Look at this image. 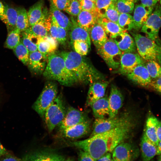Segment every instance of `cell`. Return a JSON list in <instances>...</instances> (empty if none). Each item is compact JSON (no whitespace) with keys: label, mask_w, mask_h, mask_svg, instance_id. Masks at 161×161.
Returning a JSON list of instances; mask_svg holds the SVG:
<instances>
[{"label":"cell","mask_w":161,"mask_h":161,"mask_svg":"<svg viewBox=\"0 0 161 161\" xmlns=\"http://www.w3.org/2000/svg\"><path fill=\"white\" fill-rule=\"evenodd\" d=\"M114 3L112 0H97L96 10L99 18L104 17L109 6Z\"/></svg>","instance_id":"41"},{"label":"cell","mask_w":161,"mask_h":161,"mask_svg":"<svg viewBox=\"0 0 161 161\" xmlns=\"http://www.w3.org/2000/svg\"><path fill=\"white\" fill-rule=\"evenodd\" d=\"M114 3L120 13H132L134 10V3L126 0H117Z\"/></svg>","instance_id":"40"},{"label":"cell","mask_w":161,"mask_h":161,"mask_svg":"<svg viewBox=\"0 0 161 161\" xmlns=\"http://www.w3.org/2000/svg\"></svg>","instance_id":"61"},{"label":"cell","mask_w":161,"mask_h":161,"mask_svg":"<svg viewBox=\"0 0 161 161\" xmlns=\"http://www.w3.org/2000/svg\"><path fill=\"white\" fill-rule=\"evenodd\" d=\"M123 100L120 90L115 85H112L108 98L110 111L109 118H112L116 116L119 110L122 106Z\"/></svg>","instance_id":"18"},{"label":"cell","mask_w":161,"mask_h":161,"mask_svg":"<svg viewBox=\"0 0 161 161\" xmlns=\"http://www.w3.org/2000/svg\"><path fill=\"white\" fill-rule=\"evenodd\" d=\"M109 84L108 81H96L91 84L86 101V105L90 106L95 101L103 97Z\"/></svg>","instance_id":"17"},{"label":"cell","mask_w":161,"mask_h":161,"mask_svg":"<svg viewBox=\"0 0 161 161\" xmlns=\"http://www.w3.org/2000/svg\"><path fill=\"white\" fill-rule=\"evenodd\" d=\"M13 49L15 54L19 60L24 65H27L30 52L22 42L20 41Z\"/></svg>","instance_id":"37"},{"label":"cell","mask_w":161,"mask_h":161,"mask_svg":"<svg viewBox=\"0 0 161 161\" xmlns=\"http://www.w3.org/2000/svg\"><path fill=\"white\" fill-rule=\"evenodd\" d=\"M89 34L90 38L97 49L101 47L108 39L103 28L98 23L90 29Z\"/></svg>","instance_id":"27"},{"label":"cell","mask_w":161,"mask_h":161,"mask_svg":"<svg viewBox=\"0 0 161 161\" xmlns=\"http://www.w3.org/2000/svg\"><path fill=\"white\" fill-rule=\"evenodd\" d=\"M78 0H71L70 5L64 10L73 16H77L82 10Z\"/></svg>","instance_id":"44"},{"label":"cell","mask_w":161,"mask_h":161,"mask_svg":"<svg viewBox=\"0 0 161 161\" xmlns=\"http://www.w3.org/2000/svg\"><path fill=\"white\" fill-rule=\"evenodd\" d=\"M4 13L0 16V19L6 25L8 32L14 29L16 26L17 17V8L6 4Z\"/></svg>","instance_id":"28"},{"label":"cell","mask_w":161,"mask_h":161,"mask_svg":"<svg viewBox=\"0 0 161 161\" xmlns=\"http://www.w3.org/2000/svg\"><path fill=\"white\" fill-rule=\"evenodd\" d=\"M51 23L50 13L45 8L43 15L40 21L34 25L30 26L26 30L35 36L43 37L49 34Z\"/></svg>","instance_id":"13"},{"label":"cell","mask_w":161,"mask_h":161,"mask_svg":"<svg viewBox=\"0 0 161 161\" xmlns=\"http://www.w3.org/2000/svg\"><path fill=\"white\" fill-rule=\"evenodd\" d=\"M89 120L86 113L70 106L66 109L64 119L58 126L60 131Z\"/></svg>","instance_id":"11"},{"label":"cell","mask_w":161,"mask_h":161,"mask_svg":"<svg viewBox=\"0 0 161 161\" xmlns=\"http://www.w3.org/2000/svg\"><path fill=\"white\" fill-rule=\"evenodd\" d=\"M154 7H146L141 4L135 5L133 16V29L137 31L141 29Z\"/></svg>","instance_id":"19"},{"label":"cell","mask_w":161,"mask_h":161,"mask_svg":"<svg viewBox=\"0 0 161 161\" xmlns=\"http://www.w3.org/2000/svg\"><path fill=\"white\" fill-rule=\"evenodd\" d=\"M50 1L56 8L64 11L70 5L71 0H50Z\"/></svg>","instance_id":"46"},{"label":"cell","mask_w":161,"mask_h":161,"mask_svg":"<svg viewBox=\"0 0 161 161\" xmlns=\"http://www.w3.org/2000/svg\"><path fill=\"white\" fill-rule=\"evenodd\" d=\"M90 0L94 2V3H95V2L97 0Z\"/></svg>","instance_id":"58"},{"label":"cell","mask_w":161,"mask_h":161,"mask_svg":"<svg viewBox=\"0 0 161 161\" xmlns=\"http://www.w3.org/2000/svg\"><path fill=\"white\" fill-rule=\"evenodd\" d=\"M93 114L96 118H106L109 117L110 109L108 97H103L95 102L91 106Z\"/></svg>","instance_id":"26"},{"label":"cell","mask_w":161,"mask_h":161,"mask_svg":"<svg viewBox=\"0 0 161 161\" xmlns=\"http://www.w3.org/2000/svg\"><path fill=\"white\" fill-rule=\"evenodd\" d=\"M78 1L82 10L97 14L96 10L95 4L94 2L90 0H78Z\"/></svg>","instance_id":"45"},{"label":"cell","mask_w":161,"mask_h":161,"mask_svg":"<svg viewBox=\"0 0 161 161\" xmlns=\"http://www.w3.org/2000/svg\"><path fill=\"white\" fill-rule=\"evenodd\" d=\"M118 24L124 30H131L134 27L133 16L128 13H120Z\"/></svg>","instance_id":"39"},{"label":"cell","mask_w":161,"mask_h":161,"mask_svg":"<svg viewBox=\"0 0 161 161\" xmlns=\"http://www.w3.org/2000/svg\"><path fill=\"white\" fill-rule=\"evenodd\" d=\"M145 65L151 79H156L161 76V66L156 61H146Z\"/></svg>","instance_id":"38"},{"label":"cell","mask_w":161,"mask_h":161,"mask_svg":"<svg viewBox=\"0 0 161 161\" xmlns=\"http://www.w3.org/2000/svg\"><path fill=\"white\" fill-rule=\"evenodd\" d=\"M21 41L30 52L38 50L39 37L34 35L26 30L21 32Z\"/></svg>","instance_id":"33"},{"label":"cell","mask_w":161,"mask_h":161,"mask_svg":"<svg viewBox=\"0 0 161 161\" xmlns=\"http://www.w3.org/2000/svg\"><path fill=\"white\" fill-rule=\"evenodd\" d=\"M143 160L149 161L157 154V146L150 141L144 133L140 143Z\"/></svg>","instance_id":"29"},{"label":"cell","mask_w":161,"mask_h":161,"mask_svg":"<svg viewBox=\"0 0 161 161\" xmlns=\"http://www.w3.org/2000/svg\"><path fill=\"white\" fill-rule=\"evenodd\" d=\"M133 118L128 114L112 118H96L93 124V129L90 137L103 133L120 126Z\"/></svg>","instance_id":"9"},{"label":"cell","mask_w":161,"mask_h":161,"mask_svg":"<svg viewBox=\"0 0 161 161\" xmlns=\"http://www.w3.org/2000/svg\"><path fill=\"white\" fill-rule=\"evenodd\" d=\"M141 4L145 7H154L160 0H140Z\"/></svg>","instance_id":"49"},{"label":"cell","mask_w":161,"mask_h":161,"mask_svg":"<svg viewBox=\"0 0 161 161\" xmlns=\"http://www.w3.org/2000/svg\"><path fill=\"white\" fill-rule=\"evenodd\" d=\"M157 159L158 160L161 161V155H159Z\"/></svg>","instance_id":"57"},{"label":"cell","mask_w":161,"mask_h":161,"mask_svg":"<svg viewBox=\"0 0 161 161\" xmlns=\"http://www.w3.org/2000/svg\"><path fill=\"white\" fill-rule=\"evenodd\" d=\"M7 153V150L0 142V156L4 155Z\"/></svg>","instance_id":"53"},{"label":"cell","mask_w":161,"mask_h":161,"mask_svg":"<svg viewBox=\"0 0 161 161\" xmlns=\"http://www.w3.org/2000/svg\"><path fill=\"white\" fill-rule=\"evenodd\" d=\"M97 161H113L112 156L110 152H108L100 157Z\"/></svg>","instance_id":"50"},{"label":"cell","mask_w":161,"mask_h":161,"mask_svg":"<svg viewBox=\"0 0 161 161\" xmlns=\"http://www.w3.org/2000/svg\"><path fill=\"white\" fill-rule=\"evenodd\" d=\"M97 49L98 54L109 68L114 69L119 68L123 52L113 38H108L101 47Z\"/></svg>","instance_id":"6"},{"label":"cell","mask_w":161,"mask_h":161,"mask_svg":"<svg viewBox=\"0 0 161 161\" xmlns=\"http://www.w3.org/2000/svg\"><path fill=\"white\" fill-rule=\"evenodd\" d=\"M139 154V149L131 143L121 142L112 151L113 161H130L136 159Z\"/></svg>","instance_id":"10"},{"label":"cell","mask_w":161,"mask_h":161,"mask_svg":"<svg viewBox=\"0 0 161 161\" xmlns=\"http://www.w3.org/2000/svg\"><path fill=\"white\" fill-rule=\"evenodd\" d=\"M43 75L46 78L56 80L66 86L78 83L75 75L67 68L63 58L55 53L48 56Z\"/></svg>","instance_id":"3"},{"label":"cell","mask_w":161,"mask_h":161,"mask_svg":"<svg viewBox=\"0 0 161 161\" xmlns=\"http://www.w3.org/2000/svg\"><path fill=\"white\" fill-rule=\"evenodd\" d=\"M156 133L159 142L161 141V121L158 120L156 125Z\"/></svg>","instance_id":"51"},{"label":"cell","mask_w":161,"mask_h":161,"mask_svg":"<svg viewBox=\"0 0 161 161\" xmlns=\"http://www.w3.org/2000/svg\"><path fill=\"white\" fill-rule=\"evenodd\" d=\"M76 21L81 27L89 32L99 18L97 13L82 10L77 16Z\"/></svg>","instance_id":"24"},{"label":"cell","mask_w":161,"mask_h":161,"mask_svg":"<svg viewBox=\"0 0 161 161\" xmlns=\"http://www.w3.org/2000/svg\"><path fill=\"white\" fill-rule=\"evenodd\" d=\"M58 87L57 84L52 82H48L45 85L43 90L32 106L33 109L44 119L45 112L57 96Z\"/></svg>","instance_id":"7"},{"label":"cell","mask_w":161,"mask_h":161,"mask_svg":"<svg viewBox=\"0 0 161 161\" xmlns=\"http://www.w3.org/2000/svg\"><path fill=\"white\" fill-rule=\"evenodd\" d=\"M39 37L38 44V50L47 60L48 56L54 53L58 47V41L50 35Z\"/></svg>","instance_id":"22"},{"label":"cell","mask_w":161,"mask_h":161,"mask_svg":"<svg viewBox=\"0 0 161 161\" xmlns=\"http://www.w3.org/2000/svg\"><path fill=\"white\" fill-rule=\"evenodd\" d=\"M152 89L161 94V76L152 80L149 85Z\"/></svg>","instance_id":"47"},{"label":"cell","mask_w":161,"mask_h":161,"mask_svg":"<svg viewBox=\"0 0 161 161\" xmlns=\"http://www.w3.org/2000/svg\"><path fill=\"white\" fill-rule=\"evenodd\" d=\"M43 0H39L29 9L27 13L30 26H32L41 19L44 13Z\"/></svg>","instance_id":"30"},{"label":"cell","mask_w":161,"mask_h":161,"mask_svg":"<svg viewBox=\"0 0 161 161\" xmlns=\"http://www.w3.org/2000/svg\"><path fill=\"white\" fill-rule=\"evenodd\" d=\"M21 31L16 27L8 32L5 47L9 49H14L21 41Z\"/></svg>","instance_id":"36"},{"label":"cell","mask_w":161,"mask_h":161,"mask_svg":"<svg viewBox=\"0 0 161 161\" xmlns=\"http://www.w3.org/2000/svg\"><path fill=\"white\" fill-rule=\"evenodd\" d=\"M139 54L146 61L154 60L161 64V46L139 34L131 33Z\"/></svg>","instance_id":"4"},{"label":"cell","mask_w":161,"mask_h":161,"mask_svg":"<svg viewBox=\"0 0 161 161\" xmlns=\"http://www.w3.org/2000/svg\"><path fill=\"white\" fill-rule=\"evenodd\" d=\"M68 32L65 29L51 23L49 34L61 44H66L67 40Z\"/></svg>","instance_id":"34"},{"label":"cell","mask_w":161,"mask_h":161,"mask_svg":"<svg viewBox=\"0 0 161 161\" xmlns=\"http://www.w3.org/2000/svg\"><path fill=\"white\" fill-rule=\"evenodd\" d=\"M5 9L4 5L0 1V16L4 13Z\"/></svg>","instance_id":"55"},{"label":"cell","mask_w":161,"mask_h":161,"mask_svg":"<svg viewBox=\"0 0 161 161\" xmlns=\"http://www.w3.org/2000/svg\"><path fill=\"white\" fill-rule=\"evenodd\" d=\"M17 9V17L16 27L21 32L25 31L30 27L27 14L24 8L19 7Z\"/></svg>","instance_id":"35"},{"label":"cell","mask_w":161,"mask_h":161,"mask_svg":"<svg viewBox=\"0 0 161 161\" xmlns=\"http://www.w3.org/2000/svg\"><path fill=\"white\" fill-rule=\"evenodd\" d=\"M157 120L153 116H149L146 121L144 132L147 138L156 146L159 142L156 133V125Z\"/></svg>","instance_id":"32"},{"label":"cell","mask_w":161,"mask_h":161,"mask_svg":"<svg viewBox=\"0 0 161 161\" xmlns=\"http://www.w3.org/2000/svg\"><path fill=\"white\" fill-rule=\"evenodd\" d=\"M67 68L76 77L78 83L87 84L100 81L103 75L86 59L75 51H62L59 53Z\"/></svg>","instance_id":"2"},{"label":"cell","mask_w":161,"mask_h":161,"mask_svg":"<svg viewBox=\"0 0 161 161\" xmlns=\"http://www.w3.org/2000/svg\"><path fill=\"white\" fill-rule=\"evenodd\" d=\"M70 20L72 26L69 32L71 44L75 41H81L86 43L90 47L89 32L79 25L73 16L71 17Z\"/></svg>","instance_id":"20"},{"label":"cell","mask_w":161,"mask_h":161,"mask_svg":"<svg viewBox=\"0 0 161 161\" xmlns=\"http://www.w3.org/2000/svg\"><path fill=\"white\" fill-rule=\"evenodd\" d=\"M130 1L132 2L133 3H135L138 1L139 0H126Z\"/></svg>","instance_id":"56"},{"label":"cell","mask_w":161,"mask_h":161,"mask_svg":"<svg viewBox=\"0 0 161 161\" xmlns=\"http://www.w3.org/2000/svg\"><path fill=\"white\" fill-rule=\"evenodd\" d=\"M126 75L132 81L144 87L149 86L152 81L144 63L137 65Z\"/></svg>","instance_id":"14"},{"label":"cell","mask_w":161,"mask_h":161,"mask_svg":"<svg viewBox=\"0 0 161 161\" xmlns=\"http://www.w3.org/2000/svg\"><path fill=\"white\" fill-rule=\"evenodd\" d=\"M134 126L133 118L110 130L96 134L84 140L70 143L88 152L94 161H96L106 153L112 152L117 145L129 137Z\"/></svg>","instance_id":"1"},{"label":"cell","mask_w":161,"mask_h":161,"mask_svg":"<svg viewBox=\"0 0 161 161\" xmlns=\"http://www.w3.org/2000/svg\"><path fill=\"white\" fill-rule=\"evenodd\" d=\"M161 27V5L157 3L141 28V32L145 33L147 37L161 45L159 37Z\"/></svg>","instance_id":"8"},{"label":"cell","mask_w":161,"mask_h":161,"mask_svg":"<svg viewBox=\"0 0 161 161\" xmlns=\"http://www.w3.org/2000/svg\"><path fill=\"white\" fill-rule=\"evenodd\" d=\"M47 60L38 51L30 52L27 65L34 72L43 73L46 67Z\"/></svg>","instance_id":"23"},{"label":"cell","mask_w":161,"mask_h":161,"mask_svg":"<svg viewBox=\"0 0 161 161\" xmlns=\"http://www.w3.org/2000/svg\"><path fill=\"white\" fill-rule=\"evenodd\" d=\"M97 23L102 27L109 38H114L117 35L125 30L121 28L118 24L106 17L99 18Z\"/></svg>","instance_id":"31"},{"label":"cell","mask_w":161,"mask_h":161,"mask_svg":"<svg viewBox=\"0 0 161 161\" xmlns=\"http://www.w3.org/2000/svg\"><path fill=\"white\" fill-rule=\"evenodd\" d=\"M120 13L117 10L114 3L109 7L105 17L111 21L118 24Z\"/></svg>","instance_id":"43"},{"label":"cell","mask_w":161,"mask_h":161,"mask_svg":"<svg viewBox=\"0 0 161 161\" xmlns=\"http://www.w3.org/2000/svg\"><path fill=\"white\" fill-rule=\"evenodd\" d=\"M78 160L80 161H94L88 152L81 149H80L78 153Z\"/></svg>","instance_id":"48"},{"label":"cell","mask_w":161,"mask_h":161,"mask_svg":"<svg viewBox=\"0 0 161 161\" xmlns=\"http://www.w3.org/2000/svg\"><path fill=\"white\" fill-rule=\"evenodd\" d=\"M49 13L52 23L63 28L69 32L72 26L71 20L51 3Z\"/></svg>","instance_id":"25"},{"label":"cell","mask_w":161,"mask_h":161,"mask_svg":"<svg viewBox=\"0 0 161 161\" xmlns=\"http://www.w3.org/2000/svg\"><path fill=\"white\" fill-rule=\"evenodd\" d=\"M7 154H5V156L2 158L1 160L3 161H18L21 160L18 158L13 156Z\"/></svg>","instance_id":"52"},{"label":"cell","mask_w":161,"mask_h":161,"mask_svg":"<svg viewBox=\"0 0 161 161\" xmlns=\"http://www.w3.org/2000/svg\"><path fill=\"white\" fill-rule=\"evenodd\" d=\"M144 60L137 53L123 52L118 72L126 75L137 65L144 63Z\"/></svg>","instance_id":"12"},{"label":"cell","mask_w":161,"mask_h":161,"mask_svg":"<svg viewBox=\"0 0 161 161\" xmlns=\"http://www.w3.org/2000/svg\"><path fill=\"white\" fill-rule=\"evenodd\" d=\"M159 2L160 3V4L161 5V0H160V1H159Z\"/></svg>","instance_id":"60"},{"label":"cell","mask_w":161,"mask_h":161,"mask_svg":"<svg viewBox=\"0 0 161 161\" xmlns=\"http://www.w3.org/2000/svg\"><path fill=\"white\" fill-rule=\"evenodd\" d=\"M157 155H161V141H159L157 146Z\"/></svg>","instance_id":"54"},{"label":"cell","mask_w":161,"mask_h":161,"mask_svg":"<svg viewBox=\"0 0 161 161\" xmlns=\"http://www.w3.org/2000/svg\"><path fill=\"white\" fill-rule=\"evenodd\" d=\"M112 0L114 2H116V1H117V0Z\"/></svg>","instance_id":"59"},{"label":"cell","mask_w":161,"mask_h":161,"mask_svg":"<svg viewBox=\"0 0 161 161\" xmlns=\"http://www.w3.org/2000/svg\"><path fill=\"white\" fill-rule=\"evenodd\" d=\"M74 51L82 55L88 53L90 47L86 42L81 41H75L71 44Z\"/></svg>","instance_id":"42"},{"label":"cell","mask_w":161,"mask_h":161,"mask_svg":"<svg viewBox=\"0 0 161 161\" xmlns=\"http://www.w3.org/2000/svg\"><path fill=\"white\" fill-rule=\"evenodd\" d=\"M90 129V122L89 120L60 131L63 137L71 139H76L87 134Z\"/></svg>","instance_id":"15"},{"label":"cell","mask_w":161,"mask_h":161,"mask_svg":"<svg viewBox=\"0 0 161 161\" xmlns=\"http://www.w3.org/2000/svg\"><path fill=\"white\" fill-rule=\"evenodd\" d=\"M123 52H134L136 47L134 39L125 30L113 38Z\"/></svg>","instance_id":"21"},{"label":"cell","mask_w":161,"mask_h":161,"mask_svg":"<svg viewBox=\"0 0 161 161\" xmlns=\"http://www.w3.org/2000/svg\"><path fill=\"white\" fill-rule=\"evenodd\" d=\"M66 109L62 97L57 96L46 109L44 114L45 122L49 132L52 131L64 119Z\"/></svg>","instance_id":"5"},{"label":"cell","mask_w":161,"mask_h":161,"mask_svg":"<svg viewBox=\"0 0 161 161\" xmlns=\"http://www.w3.org/2000/svg\"><path fill=\"white\" fill-rule=\"evenodd\" d=\"M27 161L69 160L64 156L50 150L38 151L26 155L23 158Z\"/></svg>","instance_id":"16"}]
</instances>
